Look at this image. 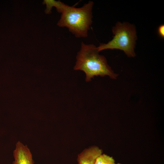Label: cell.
<instances>
[{"instance_id":"1","label":"cell","mask_w":164,"mask_h":164,"mask_svg":"<svg viewBox=\"0 0 164 164\" xmlns=\"http://www.w3.org/2000/svg\"><path fill=\"white\" fill-rule=\"evenodd\" d=\"M99 52L94 45L81 42L74 69L84 72L86 82L91 81L95 76H108L113 79H116L118 76L108 64L105 57L99 54Z\"/></svg>"},{"instance_id":"2","label":"cell","mask_w":164,"mask_h":164,"mask_svg":"<svg viewBox=\"0 0 164 164\" xmlns=\"http://www.w3.org/2000/svg\"><path fill=\"white\" fill-rule=\"evenodd\" d=\"M94 2L89 1L82 7L67 5L61 13L58 25L65 27L77 38H86L92 23Z\"/></svg>"},{"instance_id":"3","label":"cell","mask_w":164,"mask_h":164,"mask_svg":"<svg viewBox=\"0 0 164 164\" xmlns=\"http://www.w3.org/2000/svg\"><path fill=\"white\" fill-rule=\"evenodd\" d=\"M113 39L107 43H100L97 47L99 52L107 49L122 50L128 57H134V49L137 39L135 26L128 22H118L112 29Z\"/></svg>"},{"instance_id":"4","label":"cell","mask_w":164,"mask_h":164,"mask_svg":"<svg viewBox=\"0 0 164 164\" xmlns=\"http://www.w3.org/2000/svg\"><path fill=\"white\" fill-rule=\"evenodd\" d=\"M14 164H34L32 154L26 145L18 142L13 151Z\"/></svg>"},{"instance_id":"5","label":"cell","mask_w":164,"mask_h":164,"mask_svg":"<svg viewBox=\"0 0 164 164\" xmlns=\"http://www.w3.org/2000/svg\"><path fill=\"white\" fill-rule=\"evenodd\" d=\"M102 153V150L98 146H91L78 154L77 161L78 164H95L97 158Z\"/></svg>"},{"instance_id":"6","label":"cell","mask_w":164,"mask_h":164,"mask_svg":"<svg viewBox=\"0 0 164 164\" xmlns=\"http://www.w3.org/2000/svg\"><path fill=\"white\" fill-rule=\"evenodd\" d=\"M44 2L46 5V11L47 13L50 12L52 7L53 6L56 7L58 12L61 13L67 5L60 1L46 0Z\"/></svg>"},{"instance_id":"7","label":"cell","mask_w":164,"mask_h":164,"mask_svg":"<svg viewBox=\"0 0 164 164\" xmlns=\"http://www.w3.org/2000/svg\"><path fill=\"white\" fill-rule=\"evenodd\" d=\"M158 33L159 35L162 38H164V25H160L158 29Z\"/></svg>"},{"instance_id":"8","label":"cell","mask_w":164,"mask_h":164,"mask_svg":"<svg viewBox=\"0 0 164 164\" xmlns=\"http://www.w3.org/2000/svg\"><path fill=\"white\" fill-rule=\"evenodd\" d=\"M104 164H122L120 163H116L114 159L111 157L110 156Z\"/></svg>"},{"instance_id":"9","label":"cell","mask_w":164,"mask_h":164,"mask_svg":"<svg viewBox=\"0 0 164 164\" xmlns=\"http://www.w3.org/2000/svg\"><path fill=\"white\" fill-rule=\"evenodd\" d=\"M12 164H14V162H13Z\"/></svg>"}]
</instances>
